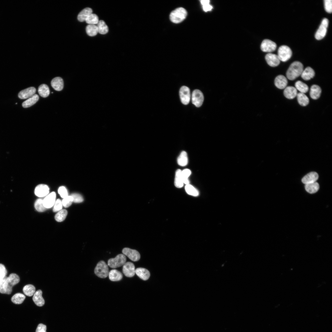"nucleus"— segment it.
<instances>
[{
	"label": "nucleus",
	"mask_w": 332,
	"mask_h": 332,
	"mask_svg": "<svg viewBox=\"0 0 332 332\" xmlns=\"http://www.w3.org/2000/svg\"><path fill=\"white\" fill-rule=\"evenodd\" d=\"M303 70V64L298 61H295L291 64L286 72L287 78L293 80L301 75Z\"/></svg>",
	"instance_id": "nucleus-1"
},
{
	"label": "nucleus",
	"mask_w": 332,
	"mask_h": 332,
	"mask_svg": "<svg viewBox=\"0 0 332 332\" xmlns=\"http://www.w3.org/2000/svg\"><path fill=\"white\" fill-rule=\"evenodd\" d=\"M187 12L183 7H179L172 11L170 15L171 21L175 23H178L183 21L186 18Z\"/></svg>",
	"instance_id": "nucleus-2"
},
{
	"label": "nucleus",
	"mask_w": 332,
	"mask_h": 332,
	"mask_svg": "<svg viewBox=\"0 0 332 332\" xmlns=\"http://www.w3.org/2000/svg\"><path fill=\"white\" fill-rule=\"evenodd\" d=\"M94 272L95 275L99 278H105L107 277L109 274L108 266L103 260L99 261L95 267Z\"/></svg>",
	"instance_id": "nucleus-3"
},
{
	"label": "nucleus",
	"mask_w": 332,
	"mask_h": 332,
	"mask_svg": "<svg viewBox=\"0 0 332 332\" xmlns=\"http://www.w3.org/2000/svg\"><path fill=\"white\" fill-rule=\"evenodd\" d=\"M292 55V51L288 46L282 45L279 48L277 55L280 61L283 62L287 61L290 58Z\"/></svg>",
	"instance_id": "nucleus-4"
},
{
	"label": "nucleus",
	"mask_w": 332,
	"mask_h": 332,
	"mask_svg": "<svg viewBox=\"0 0 332 332\" xmlns=\"http://www.w3.org/2000/svg\"><path fill=\"white\" fill-rule=\"evenodd\" d=\"M126 258L123 254H119L115 258H110L108 261V265L111 268H116L123 266L126 263Z\"/></svg>",
	"instance_id": "nucleus-5"
},
{
	"label": "nucleus",
	"mask_w": 332,
	"mask_h": 332,
	"mask_svg": "<svg viewBox=\"0 0 332 332\" xmlns=\"http://www.w3.org/2000/svg\"><path fill=\"white\" fill-rule=\"evenodd\" d=\"M328 24L329 21L327 18H325L322 19L315 34V37L317 40H320L325 37L326 34Z\"/></svg>",
	"instance_id": "nucleus-6"
},
{
	"label": "nucleus",
	"mask_w": 332,
	"mask_h": 332,
	"mask_svg": "<svg viewBox=\"0 0 332 332\" xmlns=\"http://www.w3.org/2000/svg\"><path fill=\"white\" fill-rule=\"evenodd\" d=\"M204 97L202 93L199 89H195L192 94V102L196 107H199L203 104Z\"/></svg>",
	"instance_id": "nucleus-7"
},
{
	"label": "nucleus",
	"mask_w": 332,
	"mask_h": 332,
	"mask_svg": "<svg viewBox=\"0 0 332 332\" xmlns=\"http://www.w3.org/2000/svg\"><path fill=\"white\" fill-rule=\"evenodd\" d=\"M179 95L182 103L184 105H188L190 99V92L189 88L185 86H182L180 90Z\"/></svg>",
	"instance_id": "nucleus-8"
},
{
	"label": "nucleus",
	"mask_w": 332,
	"mask_h": 332,
	"mask_svg": "<svg viewBox=\"0 0 332 332\" xmlns=\"http://www.w3.org/2000/svg\"><path fill=\"white\" fill-rule=\"evenodd\" d=\"M122 252L124 255L127 256L133 261H138L140 258V256L139 253L136 250L125 247L123 249Z\"/></svg>",
	"instance_id": "nucleus-9"
},
{
	"label": "nucleus",
	"mask_w": 332,
	"mask_h": 332,
	"mask_svg": "<svg viewBox=\"0 0 332 332\" xmlns=\"http://www.w3.org/2000/svg\"><path fill=\"white\" fill-rule=\"evenodd\" d=\"M277 45L274 42L268 39L263 40L261 45V50L264 52L270 53L276 49Z\"/></svg>",
	"instance_id": "nucleus-10"
},
{
	"label": "nucleus",
	"mask_w": 332,
	"mask_h": 332,
	"mask_svg": "<svg viewBox=\"0 0 332 332\" xmlns=\"http://www.w3.org/2000/svg\"><path fill=\"white\" fill-rule=\"evenodd\" d=\"M122 271L126 276L128 277H132L135 274L134 264L131 262H126L123 265Z\"/></svg>",
	"instance_id": "nucleus-11"
},
{
	"label": "nucleus",
	"mask_w": 332,
	"mask_h": 332,
	"mask_svg": "<svg viewBox=\"0 0 332 332\" xmlns=\"http://www.w3.org/2000/svg\"><path fill=\"white\" fill-rule=\"evenodd\" d=\"M265 60L268 64L271 67H276L278 66L280 63L279 60L277 55L269 53L266 54L265 57Z\"/></svg>",
	"instance_id": "nucleus-12"
},
{
	"label": "nucleus",
	"mask_w": 332,
	"mask_h": 332,
	"mask_svg": "<svg viewBox=\"0 0 332 332\" xmlns=\"http://www.w3.org/2000/svg\"><path fill=\"white\" fill-rule=\"evenodd\" d=\"M49 188L45 184H40L37 185L34 190L35 195L39 197H43L47 196L49 193Z\"/></svg>",
	"instance_id": "nucleus-13"
},
{
	"label": "nucleus",
	"mask_w": 332,
	"mask_h": 332,
	"mask_svg": "<svg viewBox=\"0 0 332 332\" xmlns=\"http://www.w3.org/2000/svg\"><path fill=\"white\" fill-rule=\"evenodd\" d=\"M36 92V89L34 87H30L20 91L18 94V97L21 99L29 98L35 94Z\"/></svg>",
	"instance_id": "nucleus-14"
},
{
	"label": "nucleus",
	"mask_w": 332,
	"mask_h": 332,
	"mask_svg": "<svg viewBox=\"0 0 332 332\" xmlns=\"http://www.w3.org/2000/svg\"><path fill=\"white\" fill-rule=\"evenodd\" d=\"M6 276L0 281V293L10 294L12 291V287L8 283Z\"/></svg>",
	"instance_id": "nucleus-15"
},
{
	"label": "nucleus",
	"mask_w": 332,
	"mask_h": 332,
	"mask_svg": "<svg viewBox=\"0 0 332 332\" xmlns=\"http://www.w3.org/2000/svg\"><path fill=\"white\" fill-rule=\"evenodd\" d=\"M56 193L54 192H51L47 195L43 200L44 206L46 208L52 207L54 204L56 198Z\"/></svg>",
	"instance_id": "nucleus-16"
},
{
	"label": "nucleus",
	"mask_w": 332,
	"mask_h": 332,
	"mask_svg": "<svg viewBox=\"0 0 332 332\" xmlns=\"http://www.w3.org/2000/svg\"><path fill=\"white\" fill-rule=\"evenodd\" d=\"M318 178V175L317 172H311L304 176L302 179V181L306 184L316 182Z\"/></svg>",
	"instance_id": "nucleus-17"
},
{
	"label": "nucleus",
	"mask_w": 332,
	"mask_h": 332,
	"mask_svg": "<svg viewBox=\"0 0 332 332\" xmlns=\"http://www.w3.org/2000/svg\"><path fill=\"white\" fill-rule=\"evenodd\" d=\"M275 86L280 89H285L287 86L288 81L286 77L283 75H279L275 78L274 81Z\"/></svg>",
	"instance_id": "nucleus-18"
},
{
	"label": "nucleus",
	"mask_w": 332,
	"mask_h": 332,
	"mask_svg": "<svg viewBox=\"0 0 332 332\" xmlns=\"http://www.w3.org/2000/svg\"><path fill=\"white\" fill-rule=\"evenodd\" d=\"M297 90L295 87L292 86L286 87L284 89L283 94L285 97L288 99H293L297 94Z\"/></svg>",
	"instance_id": "nucleus-19"
},
{
	"label": "nucleus",
	"mask_w": 332,
	"mask_h": 332,
	"mask_svg": "<svg viewBox=\"0 0 332 332\" xmlns=\"http://www.w3.org/2000/svg\"><path fill=\"white\" fill-rule=\"evenodd\" d=\"M51 84L52 87L56 91H60L63 88V81L61 77H57L54 78L52 80Z\"/></svg>",
	"instance_id": "nucleus-20"
},
{
	"label": "nucleus",
	"mask_w": 332,
	"mask_h": 332,
	"mask_svg": "<svg viewBox=\"0 0 332 332\" xmlns=\"http://www.w3.org/2000/svg\"><path fill=\"white\" fill-rule=\"evenodd\" d=\"M42 291L39 290L35 292L33 297V300L38 306H42L45 304V301L42 297Z\"/></svg>",
	"instance_id": "nucleus-21"
},
{
	"label": "nucleus",
	"mask_w": 332,
	"mask_h": 332,
	"mask_svg": "<svg viewBox=\"0 0 332 332\" xmlns=\"http://www.w3.org/2000/svg\"><path fill=\"white\" fill-rule=\"evenodd\" d=\"M321 91V88L319 86L314 85L311 86L310 89V96L312 99L316 100L320 97Z\"/></svg>",
	"instance_id": "nucleus-22"
},
{
	"label": "nucleus",
	"mask_w": 332,
	"mask_h": 332,
	"mask_svg": "<svg viewBox=\"0 0 332 332\" xmlns=\"http://www.w3.org/2000/svg\"><path fill=\"white\" fill-rule=\"evenodd\" d=\"M315 75L313 69L310 67H307L303 70L301 76L302 78L305 81H308L313 78Z\"/></svg>",
	"instance_id": "nucleus-23"
},
{
	"label": "nucleus",
	"mask_w": 332,
	"mask_h": 332,
	"mask_svg": "<svg viewBox=\"0 0 332 332\" xmlns=\"http://www.w3.org/2000/svg\"><path fill=\"white\" fill-rule=\"evenodd\" d=\"M135 273L140 278L144 280H148L150 276L149 271L143 268H136L135 270Z\"/></svg>",
	"instance_id": "nucleus-24"
},
{
	"label": "nucleus",
	"mask_w": 332,
	"mask_h": 332,
	"mask_svg": "<svg viewBox=\"0 0 332 332\" xmlns=\"http://www.w3.org/2000/svg\"><path fill=\"white\" fill-rule=\"evenodd\" d=\"M92 10L90 8H85L81 10L77 16V19L80 22L85 21L88 17L92 13Z\"/></svg>",
	"instance_id": "nucleus-25"
},
{
	"label": "nucleus",
	"mask_w": 332,
	"mask_h": 332,
	"mask_svg": "<svg viewBox=\"0 0 332 332\" xmlns=\"http://www.w3.org/2000/svg\"><path fill=\"white\" fill-rule=\"evenodd\" d=\"M109 279L113 281H117L121 280L123 277L122 274L119 271L116 270H111L109 272Z\"/></svg>",
	"instance_id": "nucleus-26"
},
{
	"label": "nucleus",
	"mask_w": 332,
	"mask_h": 332,
	"mask_svg": "<svg viewBox=\"0 0 332 332\" xmlns=\"http://www.w3.org/2000/svg\"><path fill=\"white\" fill-rule=\"evenodd\" d=\"M39 96L37 94L29 98L22 103V106L24 108L29 107L34 104L38 100Z\"/></svg>",
	"instance_id": "nucleus-27"
},
{
	"label": "nucleus",
	"mask_w": 332,
	"mask_h": 332,
	"mask_svg": "<svg viewBox=\"0 0 332 332\" xmlns=\"http://www.w3.org/2000/svg\"><path fill=\"white\" fill-rule=\"evenodd\" d=\"M319 188V184L316 182L306 184L305 185L306 190L308 193L313 194L317 192Z\"/></svg>",
	"instance_id": "nucleus-28"
},
{
	"label": "nucleus",
	"mask_w": 332,
	"mask_h": 332,
	"mask_svg": "<svg viewBox=\"0 0 332 332\" xmlns=\"http://www.w3.org/2000/svg\"><path fill=\"white\" fill-rule=\"evenodd\" d=\"M296 96L298 101L301 105L305 106L309 104V99L305 93H297Z\"/></svg>",
	"instance_id": "nucleus-29"
},
{
	"label": "nucleus",
	"mask_w": 332,
	"mask_h": 332,
	"mask_svg": "<svg viewBox=\"0 0 332 332\" xmlns=\"http://www.w3.org/2000/svg\"><path fill=\"white\" fill-rule=\"evenodd\" d=\"M174 184L175 186L179 188L182 187L183 186L181 171L180 169H177L176 172Z\"/></svg>",
	"instance_id": "nucleus-30"
},
{
	"label": "nucleus",
	"mask_w": 332,
	"mask_h": 332,
	"mask_svg": "<svg viewBox=\"0 0 332 332\" xmlns=\"http://www.w3.org/2000/svg\"><path fill=\"white\" fill-rule=\"evenodd\" d=\"M38 92L39 95L43 97H47L50 93L49 87L45 84H42L39 86Z\"/></svg>",
	"instance_id": "nucleus-31"
},
{
	"label": "nucleus",
	"mask_w": 332,
	"mask_h": 332,
	"mask_svg": "<svg viewBox=\"0 0 332 332\" xmlns=\"http://www.w3.org/2000/svg\"><path fill=\"white\" fill-rule=\"evenodd\" d=\"M188 160L186 152L185 151H182L177 159V163L178 164L182 166H185L187 164Z\"/></svg>",
	"instance_id": "nucleus-32"
},
{
	"label": "nucleus",
	"mask_w": 332,
	"mask_h": 332,
	"mask_svg": "<svg viewBox=\"0 0 332 332\" xmlns=\"http://www.w3.org/2000/svg\"><path fill=\"white\" fill-rule=\"evenodd\" d=\"M295 88L300 92V93H305L309 90L308 85L305 83L300 81H297L295 84Z\"/></svg>",
	"instance_id": "nucleus-33"
},
{
	"label": "nucleus",
	"mask_w": 332,
	"mask_h": 332,
	"mask_svg": "<svg viewBox=\"0 0 332 332\" xmlns=\"http://www.w3.org/2000/svg\"><path fill=\"white\" fill-rule=\"evenodd\" d=\"M86 31L87 34L91 37L96 35L98 33L97 26L95 25L89 24L86 27Z\"/></svg>",
	"instance_id": "nucleus-34"
},
{
	"label": "nucleus",
	"mask_w": 332,
	"mask_h": 332,
	"mask_svg": "<svg viewBox=\"0 0 332 332\" xmlns=\"http://www.w3.org/2000/svg\"><path fill=\"white\" fill-rule=\"evenodd\" d=\"M6 278L8 283L12 287L20 281L19 276L15 273L11 274L8 277H7Z\"/></svg>",
	"instance_id": "nucleus-35"
},
{
	"label": "nucleus",
	"mask_w": 332,
	"mask_h": 332,
	"mask_svg": "<svg viewBox=\"0 0 332 332\" xmlns=\"http://www.w3.org/2000/svg\"><path fill=\"white\" fill-rule=\"evenodd\" d=\"M98 33L102 34L107 33L109 31L108 27L105 22L102 20L99 21L97 24Z\"/></svg>",
	"instance_id": "nucleus-36"
},
{
	"label": "nucleus",
	"mask_w": 332,
	"mask_h": 332,
	"mask_svg": "<svg viewBox=\"0 0 332 332\" xmlns=\"http://www.w3.org/2000/svg\"><path fill=\"white\" fill-rule=\"evenodd\" d=\"M25 298L26 297L23 294L21 293H17L12 297L11 300L14 303L19 304L23 302Z\"/></svg>",
	"instance_id": "nucleus-37"
},
{
	"label": "nucleus",
	"mask_w": 332,
	"mask_h": 332,
	"mask_svg": "<svg viewBox=\"0 0 332 332\" xmlns=\"http://www.w3.org/2000/svg\"><path fill=\"white\" fill-rule=\"evenodd\" d=\"M23 291L24 294L28 296L34 295L35 291V288L31 284L25 286L23 288Z\"/></svg>",
	"instance_id": "nucleus-38"
},
{
	"label": "nucleus",
	"mask_w": 332,
	"mask_h": 332,
	"mask_svg": "<svg viewBox=\"0 0 332 332\" xmlns=\"http://www.w3.org/2000/svg\"><path fill=\"white\" fill-rule=\"evenodd\" d=\"M67 213V211L66 209H61L58 211L55 215V219L58 222H62L65 219Z\"/></svg>",
	"instance_id": "nucleus-39"
},
{
	"label": "nucleus",
	"mask_w": 332,
	"mask_h": 332,
	"mask_svg": "<svg viewBox=\"0 0 332 332\" xmlns=\"http://www.w3.org/2000/svg\"><path fill=\"white\" fill-rule=\"evenodd\" d=\"M185 190L186 192L190 195L196 196L199 195L198 190L190 184L186 185L185 186Z\"/></svg>",
	"instance_id": "nucleus-40"
},
{
	"label": "nucleus",
	"mask_w": 332,
	"mask_h": 332,
	"mask_svg": "<svg viewBox=\"0 0 332 332\" xmlns=\"http://www.w3.org/2000/svg\"><path fill=\"white\" fill-rule=\"evenodd\" d=\"M89 24H97L99 21L97 16L94 14H91L86 18L85 21Z\"/></svg>",
	"instance_id": "nucleus-41"
},
{
	"label": "nucleus",
	"mask_w": 332,
	"mask_h": 332,
	"mask_svg": "<svg viewBox=\"0 0 332 332\" xmlns=\"http://www.w3.org/2000/svg\"><path fill=\"white\" fill-rule=\"evenodd\" d=\"M191 173V171L188 169H185L181 171V176L184 184L186 185L189 184V181L188 178Z\"/></svg>",
	"instance_id": "nucleus-42"
},
{
	"label": "nucleus",
	"mask_w": 332,
	"mask_h": 332,
	"mask_svg": "<svg viewBox=\"0 0 332 332\" xmlns=\"http://www.w3.org/2000/svg\"><path fill=\"white\" fill-rule=\"evenodd\" d=\"M34 207L37 211L40 212H43L47 209L44 206L43 200L41 199H38L36 200L34 204Z\"/></svg>",
	"instance_id": "nucleus-43"
},
{
	"label": "nucleus",
	"mask_w": 332,
	"mask_h": 332,
	"mask_svg": "<svg viewBox=\"0 0 332 332\" xmlns=\"http://www.w3.org/2000/svg\"><path fill=\"white\" fill-rule=\"evenodd\" d=\"M73 202V198L71 196H67L63 198L61 201L62 205L65 208L70 206Z\"/></svg>",
	"instance_id": "nucleus-44"
},
{
	"label": "nucleus",
	"mask_w": 332,
	"mask_h": 332,
	"mask_svg": "<svg viewBox=\"0 0 332 332\" xmlns=\"http://www.w3.org/2000/svg\"><path fill=\"white\" fill-rule=\"evenodd\" d=\"M200 2L203 6V10L205 12H207L211 10L212 6L209 4L210 1L209 0H201Z\"/></svg>",
	"instance_id": "nucleus-45"
},
{
	"label": "nucleus",
	"mask_w": 332,
	"mask_h": 332,
	"mask_svg": "<svg viewBox=\"0 0 332 332\" xmlns=\"http://www.w3.org/2000/svg\"><path fill=\"white\" fill-rule=\"evenodd\" d=\"M324 8L326 12L331 13L332 11V1L331 0H324Z\"/></svg>",
	"instance_id": "nucleus-46"
},
{
	"label": "nucleus",
	"mask_w": 332,
	"mask_h": 332,
	"mask_svg": "<svg viewBox=\"0 0 332 332\" xmlns=\"http://www.w3.org/2000/svg\"><path fill=\"white\" fill-rule=\"evenodd\" d=\"M73 199V202L75 203H80L82 202L84 199L82 196L77 193H73L71 194Z\"/></svg>",
	"instance_id": "nucleus-47"
},
{
	"label": "nucleus",
	"mask_w": 332,
	"mask_h": 332,
	"mask_svg": "<svg viewBox=\"0 0 332 332\" xmlns=\"http://www.w3.org/2000/svg\"><path fill=\"white\" fill-rule=\"evenodd\" d=\"M53 208L54 212L58 211L61 210L62 207V202L60 199H58L55 202Z\"/></svg>",
	"instance_id": "nucleus-48"
},
{
	"label": "nucleus",
	"mask_w": 332,
	"mask_h": 332,
	"mask_svg": "<svg viewBox=\"0 0 332 332\" xmlns=\"http://www.w3.org/2000/svg\"><path fill=\"white\" fill-rule=\"evenodd\" d=\"M7 274V271L5 266L0 263V281L6 276Z\"/></svg>",
	"instance_id": "nucleus-49"
},
{
	"label": "nucleus",
	"mask_w": 332,
	"mask_h": 332,
	"mask_svg": "<svg viewBox=\"0 0 332 332\" xmlns=\"http://www.w3.org/2000/svg\"><path fill=\"white\" fill-rule=\"evenodd\" d=\"M58 193L61 196L62 198H65L68 196V192L66 188L63 186L59 188L58 189Z\"/></svg>",
	"instance_id": "nucleus-50"
},
{
	"label": "nucleus",
	"mask_w": 332,
	"mask_h": 332,
	"mask_svg": "<svg viewBox=\"0 0 332 332\" xmlns=\"http://www.w3.org/2000/svg\"><path fill=\"white\" fill-rule=\"evenodd\" d=\"M46 326L42 324H39L36 329V332H46Z\"/></svg>",
	"instance_id": "nucleus-51"
}]
</instances>
